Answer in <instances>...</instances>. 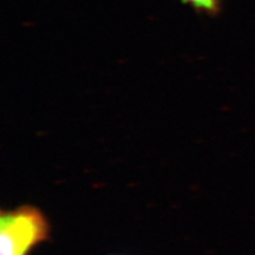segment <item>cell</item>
Masks as SVG:
<instances>
[{
    "mask_svg": "<svg viewBox=\"0 0 255 255\" xmlns=\"http://www.w3.org/2000/svg\"><path fill=\"white\" fill-rule=\"evenodd\" d=\"M50 220L39 207L23 205L0 212L1 255H30L51 238Z\"/></svg>",
    "mask_w": 255,
    "mask_h": 255,
    "instance_id": "6da1fadb",
    "label": "cell"
},
{
    "mask_svg": "<svg viewBox=\"0 0 255 255\" xmlns=\"http://www.w3.org/2000/svg\"><path fill=\"white\" fill-rule=\"evenodd\" d=\"M183 4L190 5L199 13L216 15L221 9L220 0H181Z\"/></svg>",
    "mask_w": 255,
    "mask_h": 255,
    "instance_id": "7a4b0ae2",
    "label": "cell"
}]
</instances>
